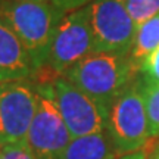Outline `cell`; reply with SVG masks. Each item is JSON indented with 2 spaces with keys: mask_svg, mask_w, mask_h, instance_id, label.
Here are the masks:
<instances>
[{
  "mask_svg": "<svg viewBox=\"0 0 159 159\" xmlns=\"http://www.w3.org/2000/svg\"><path fill=\"white\" fill-rule=\"evenodd\" d=\"M136 69L130 53L93 52L62 77L109 109L112 102L134 81Z\"/></svg>",
  "mask_w": 159,
  "mask_h": 159,
  "instance_id": "1",
  "label": "cell"
},
{
  "mask_svg": "<svg viewBox=\"0 0 159 159\" xmlns=\"http://www.w3.org/2000/svg\"><path fill=\"white\" fill-rule=\"evenodd\" d=\"M0 13L28 50L35 71L46 66L53 34L65 13L52 0L2 2Z\"/></svg>",
  "mask_w": 159,
  "mask_h": 159,
  "instance_id": "2",
  "label": "cell"
},
{
  "mask_svg": "<svg viewBox=\"0 0 159 159\" xmlns=\"http://www.w3.org/2000/svg\"><path fill=\"white\" fill-rule=\"evenodd\" d=\"M106 131L118 156L137 152L148 143L149 122L139 81H133L112 102Z\"/></svg>",
  "mask_w": 159,
  "mask_h": 159,
  "instance_id": "3",
  "label": "cell"
},
{
  "mask_svg": "<svg viewBox=\"0 0 159 159\" xmlns=\"http://www.w3.org/2000/svg\"><path fill=\"white\" fill-rule=\"evenodd\" d=\"M72 140L59 112L50 83L37 84V109L27 137L35 159H62Z\"/></svg>",
  "mask_w": 159,
  "mask_h": 159,
  "instance_id": "4",
  "label": "cell"
},
{
  "mask_svg": "<svg viewBox=\"0 0 159 159\" xmlns=\"http://www.w3.org/2000/svg\"><path fill=\"white\" fill-rule=\"evenodd\" d=\"M94 52L90 27L89 6L68 12L62 16L52 39L47 56V66L57 75H63L69 68Z\"/></svg>",
  "mask_w": 159,
  "mask_h": 159,
  "instance_id": "5",
  "label": "cell"
},
{
  "mask_svg": "<svg viewBox=\"0 0 159 159\" xmlns=\"http://www.w3.org/2000/svg\"><path fill=\"white\" fill-rule=\"evenodd\" d=\"M52 87L59 112L72 139L106 131L108 108L85 94L62 75L52 81Z\"/></svg>",
  "mask_w": 159,
  "mask_h": 159,
  "instance_id": "6",
  "label": "cell"
},
{
  "mask_svg": "<svg viewBox=\"0 0 159 159\" xmlns=\"http://www.w3.org/2000/svg\"><path fill=\"white\" fill-rule=\"evenodd\" d=\"M87 6L94 52L130 53L137 27L124 0H93Z\"/></svg>",
  "mask_w": 159,
  "mask_h": 159,
  "instance_id": "7",
  "label": "cell"
},
{
  "mask_svg": "<svg viewBox=\"0 0 159 159\" xmlns=\"http://www.w3.org/2000/svg\"><path fill=\"white\" fill-rule=\"evenodd\" d=\"M37 109V85L24 81L0 84V148L27 142Z\"/></svg>",
  "mask_w": 159,
  "mask_h": 159,
  "instance_id": "8",
  "label": "cell"
},
{
  "mask_svg": "<svg viewBox=\"0 0 159 159\" xmlns=\"http://www.w3.org/2000/svg\"><path fill=\"white\" fill-rule=\"evenodd\" d=\"M35 72L28 50L0 13V84L24 81Z\"/></svg>",
  "mask_w": 159,
  "mask_h": 159,
  "instance_id": "9",
  "label": "cell"
},
{
  "mask_svg": "<svg viewBox=\"0 0 159 159\" xmlns=\"http://www.w3.org/2000/svg\"><path fill=\"white\" fill-rule=\"evenodd\" d=\"M118 153L108 131L72 139L62 159H116Z\"/></svg>",
  "mask_w": 159,
  "mask_h": 159,
  "instance_id": "10",
  "label": "cell"
},
{
  "mask_svg": "<svg viewBox=\"0 0 159 159\" xmlns=\"http://www.w3.org/2000/svg\"><path fill=\"white\" fill-rule=\"evenodd\" d=\"M159 47V15L146 21L137 28L134 43L130 50V59L139 69L140 63Z\"/></svg>",
  "mask_w": 159,
  "mask_h": 159,
  "instance_id": "11",
  "label": "cell"
},
{
  "mask_svg": "<svg viewBox=\"0 0 159 159\" xmlns=\"http://www.w3.org/2000/svg\"><path fill=\"white\" fill-rule=\"evenodd\" d=\"M139 85L148 115L149 134L156 137L159 136V84L143 78L139 81Z\"/></svg>",
  "mask_w": 159,
  "mask_h": 159,
  "instance_id": "12",
  "label": "cell"
},
{
  "mask_svg": "<svg viewBox=\"0 0 159 159\" xmlns=\"http://www.w3.org/2000/svg\"><path fill=\"white\" fill-rule=\"evenodd\" d=\"M124 3L137 28L159 15V0H124Z\"/></svg>",
  "mask_w": 159,
  "mask_h": 159,
  "instance_id": "13",
  "label": "cell"
},
{
  "mask_svg": "<svg viewBox=\"0 0 159 159\" xmlns=\"http://www.w3.org/2000/svg\"><path fill=\"white\" fill-rule=\"evenodd\" d=\"M0 159H35L28 143H12L0 148Z\"/></svg>",
  "mask_w": 159,
  "mask_h": 159,
  "instance_id": "14",
  "label": "cell"
},
{
  "mask_svg": "<svg viewBox=\"0 0 159 159\" xmlns=\"http://www.w3.org/2000/svg\"><path fill=\"white\" fill-rule=\"evenodd\" d=\"M143 78L159 84V47L149 55L139 66Z\"/></svg>",
  "mask_w": 159,
  "mask_h": 159,
  "instance_id": "15",
  "label": "cell"
},
{
  "mask_svg": "<svg viewBox=\"0 0 159 159\" xmlns=\"http://www.w3.org/2000/svg\"><path fill=\"white\" fill-rule=\"evenodd\" d=\"M93 0H52V3L56 6L57 9H61L63 13H68V12L77 11L81 9L84 6L90 5Z\"/></svg>",
  "mask_w": 159,
  "mask_h": 159,
  "instance_id": "16",
  "label": "cell"
},
{
  "mask_svg": "<svg viewBox=\"0 0 159 159\" xmlns=\"http://www.w3.org/2000/svg\"><path fill=\"white\" fill-rule=\"evenodd\" d=\"M119 159H146V152L137 150V152H133V153L124 155V156H121Z\"/></svg>",
  "mask_w": 159,
  "mask_h": 159,
  "instance_id": "17",
  "label": "cell"
},
{
  "mask_svg": "<svg viewBox=\"0 0 159 159\" xmlns=\"http://www.w3.org/2000/svg\"><path fill=\"white\" fill-rule=\"evenodd\" d=\"M2 2H11V0H0V3H2Z\"/></svg>",
  "mask_w": 159,
  "mask_h": 159,
  "instance_id": "18",
  "label": "cell"
},
{
  "mask_svg": "<svg viewBox=\"0 0 159 159\" xmlns=\"http://www.w3.org/2000/svg\"><path fill=\"white\" fill-rule=\"evenodd\" d=\"M155 159H159V155H156V158H155Z\"/></svg>",
  "mask_w": 159,
  "mask_h": 159,
  "instance_id": "19",
  "label": "cell"
}]
</instances>
